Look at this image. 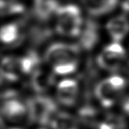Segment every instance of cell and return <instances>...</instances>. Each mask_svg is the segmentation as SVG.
<instances>
[{"mask_svg": "<svg viewBox=\"0 0 129 129\" xmlns=\"http://www.w3.org/2000/svg\"><path fill=\"white\" fill-rule=\"evenodd\" d=\"M80 35V43L82 47L85 50L92 49L98 41L97 25L92 21H87Z\"/></svg>", "mask_w": 129, "mask_h": 129, "instance_id": "12", "label": "cell"}, {"mask_svg": "<svg viewBox=\"0 0 129 129\" xmlns=\"http://www.w3.org/2000/svg\"><path fill=\"white\" fill-rule=\"evenodd\" d=\"M54 83V76L39 68L31 74L30 84L32 89L38 93H43L47 91Z\"/></svg>", "mask_w": 129, "mask_h": 129, "instance_id": "10", "label": "cell"}, {"mask_svg": "<svg viewBox=\"0 0 129 129\" xmlns=\"http://www.w3.org/2000/svg\"><path fill=\"white\" fill-rule=\"evenodd\" d=\"M118 0H83L85 9L93 15H101L110 12L117 6Z\"/></svg>", "mask_w": 129, "mask_h": 129, "instance_id": "13", "label": "cell"}, {"mask_svg": "<svg viewBox=\"0 0 129 129\" xmlns=\"http://www.w3.org/2000/svg\"><path fill=\"white\" fill-rule=\"evenodd\" d=\"M2 78L6 82L17 81L22 74L20 58L5 57L2 62Z\"/></svg>", "mask_w": 129, "mask_h": 129, "instance_id": "9", "label": "cell"}, {"mask_svg": "<svg viewBox=\"0 0 129 129\" xmlns=\"http://www.w3.org/2000/svg\"><path fill=\"white\" fill-rule=\"evenodd\" d=\"M2 116L6 127L3 129H22L20 125L28 118L26 105L15 97L5 99L2 105Z\"/></svg>", "mask_w": 129, "mask_h": 129, "instance_id": "5", "label": "cell"}, {"mask_svg": "<svg viewBox=\"0 0 129 129\" xmlns=\"http://www.w3.org/2000/svg\"><path fill=\"white\" fill-rule=\"evenodd\" d=\"M15 2V0H1V4H6Z\"/></svg>", "mask_w": 129, "mask_h": 129, "instance_id": "20", "label": "cell"}, {"mask_svg": "<svg viewBox=\"0 0 129 129\" xmlns=\"http://www.w3.org/2000/svg\"><path fill=\"white\" fill-rule=\"evenodd\" d=\"M53 129H78L76 118L67 112H58L51 123Z\"/></svg>", "mask_w": 129, "mask_h": 129, "instance_id": "15", "label": "cell"}, {"mask_svg": "<svg viewBox=\"0 0 129 129\" xmlns=\"http://www.w3.org/2000/svg\"><path fill=\"white\" fill-rule=\"evenodd\" d=\"M80 121L87 127H99L101 122L99 111L90 104H86L80 108L78 113Z\"/></svg>", "mask_w": 129, "mask_h": 129, "instance_id": "14", "label": "cell"}, {"mask_svg": "<svg viewBox=\"0 0 129 129\" xmlns=\"http://www.w3.org/2000/svg\"><path fill=\"white\" fill-rule=\"evenodd\" d=\"M122 108H123L124 112H126L128 115H129V97L126 99V100L123 101Z\"/></svg>", "mask_w": 129, "mask_h": 129, "instance_id": "19", "label": "cell"}, {"mask_svg": "<svg viewBox=\"0 0 129 129\" xmlns=\"http://www.w3.org/2000/svg\"><path fill=\"white\" fill-rule=\"evenodd\" d=\"M59 7L56 0H35L34 14L40 20L46 21L56 14Z\"/></svg>", "mask_w": 129, "mask_h": 129, "instance_id": "11", "label": "cell"}, {"mask_svg": "<svg viewBox=\"0 0 129 129\" xmlns=\"http://www.w3.org/2000/svg\"><path fill=\"white\" fill-rule=\"evenodd\" d=\"M78 82L72 79H64L57 86L56 96L58 101L65 106H72L76 104L79 96Z\"/></svg>", "mask_w": 129, "mask_h": 129, "instance_id": "7", "label": "cell"}, {"mask_svg": "<svg viewBox=\"0 0 129 129\" xmlns=\"http://www.w3.org/2000/svg\"><path fill=\"white\" fill-rule=\"evenodd\" d=\"M1 39L6 44H11L19 38V28L16 24H9L1 29Z\"/></svg>", "mask_w": 129, "mask_h": 129, "instance_id": "17", "label": "cell"}, {"mask_svg": "<svg viewBox=\"0 0 129 129\" xmlns=\"http://www.w3.org/2000/svg\"><path fill=\"white\" fill-rule=\"evenodd\" d=\"M126 58V51L117 42L107 45L99 54L96 62L102 69L108 71H117L122 66Z\"/></svg>", "mask_w": 129, "mask_h": 129, "instance_id": "6", "label": "cell"}, {"mask_svg": "<svg viewBox=\"0 0 129 129\" xmlns=\"http://www.w3.org/2000/svg\"><path fill=\"white\" fill-rule=\"evenodd\" d=\"M106 28L114 42H119L128 34L129 20L123 15L113 17L108 22Z\"/></svg>", "mask_w": 129, "mask_h": 129, "instance_id": "8", "label": "cell"}, {"mask_svg": "<svg viewBox=\"0 0 129 129\" xmlns=\"http://www.w3.org/2000/svg\"><path fill=\"white\" fill-rule=\"evenodd\" d=\"M28 120L40 125H51L58 114L55 101L49 96L39 95L31 97L26 102Z\"/></svg>", "mask_w": 129, "mask_h": 129, "instance_id": "2", "label": "cell"}, {"mask_svg": "<svg viewBox=\"0 0 129 129\" xmlns=\"http://www.w3.org/2000/svg\"><path fill=\"white\" fill-rule=\"evenodd\" d=\"M24 11V6L22 4L13 2L10 3L1 4V11L2 15L14 14L21 13Z\"/></svg>", "mask_w": 129, "mask_h": 129, "instance_id": "18", "label": "cell"}, {"mask_svg": "<svg viewBox=\"0 0 129 129\" xmlns=\"http://www.w3.org/2000/svg\"><path fill=\"white\" fill-rule=\"evenodd\" d=\"M126 80L118 75L110 76L96 85L94 94L104 108L113 106L126 87Z\"/></svg>", "mask_w": 129, "mask_h": 129, "instance_id": "4", "label": "cell"}, {"mask_svg": "<svg viewBox=\"0 0 129 129\" xmlns=\"http://www.w3.org/2000/svg\"><path fill=\"white\" fill-rule=\"evenodd\" d=\"M126 121L122 116L108 114L101 121L99 129H126Z\"/></svg>", "mask_w": 129, "mask_h": 129, "instance_id": "16", "label": "cell"}, {"mask_svg": "<svg viewBox=\"0 0 129 129\" xmlns=\"http://www.w3.org/2000/svg\"><path fill=\"white\" fill-rule=\"evenodd\" d=\"M80 49L78 45L57 42L45 52V60L58 75L74 73L78 68Z\"/></svg>", "mask_w": 129, "mask_h": 129, "instance_id": "1", "label": "cell"}, {"mask_svg": "<svg viewBox=\"0 0 129 129\" xmlns=\"http://www.w3.org/2000/svg\"><path fill=\"white\" fill-rule=\"evenodd\" d=\"M56 15V29L59 34L70 37L80 35L83 20L78 6L72 4L60 6Z\"/></svg>", "mask_w": 129, "mask_h": 129, "instance_id": "3", "label": "cell"}]
</instances>
